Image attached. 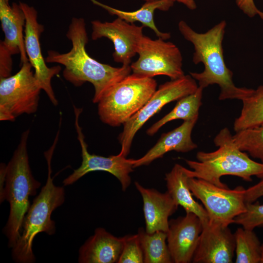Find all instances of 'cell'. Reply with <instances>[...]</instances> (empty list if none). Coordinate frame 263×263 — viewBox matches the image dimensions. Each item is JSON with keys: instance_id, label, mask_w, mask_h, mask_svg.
I'll list each match as a JSON object with an SVG mask.
<instances>
[{"instance_id": "obj_14", "label": "cell", "mask_w": 263, "mask_h": 263, "mask_svg": "<svg viewBox=\"0 0 263 263\" xmlns=\"http://www.w3.org/2000/svg\"><path fill=\"white\" fill-rule=\"evenodd\" d=\"M192 262L231 263L235 257V240L228 226L208 222L203 225Z\"/></svg>"}, {"instance_id": "obj_15", "label": "cell", "mask_w": 263, "mask_h": 263, "mask_svg": "<svg viewBox=\"0 0 263 263\" xmlns=\"http://www.w3.org/2000/svg\"><path fill=\"white\" fill-rule=\"evenodd\" d=\"M203 228L201 220L192 212L169 221L167 241L173 263L192 262Z\"/></svg>"}, {"instance_id": "obj_33", "label": "cell", "mask_w": 263, "mask_h": 263, "mask_svg": "<svg viewBox=\"0 0 263 263\" xmlns=\"http://www.w3.org/2000/svg\"><path fill=\"white\" fill-rule=\"evenodd\" d=\"M260 263H263V243L261 244Z\"/></svg>"}, {"instance_id": "obj_19", "label": "cell", "mask_w": 263, "mask_h": 263, "mask_svg": "<svg viewBox=\"0 0 263 263\" xmlns=\"http://www.w3.org/2000/svg\"><path fill=\"white\" fill-rule=\"evenodd\" d=\"M0 20L4 39L0 43L12 55L19 54L20 63L28 61L23 27L25 25V16L19 3L9 4V0H0Z\"/></svg>"}, {"instance_id": "obj_20", "label": "cell", "mask_w": 263, "mask_h": 263, "mask_svg": "<svg viewBox=\"0 0 263 263\" xmlns=\"http://www.w3.org/2000/svg\"><path fill=\"white\" fill-rule=\"evenodd\" d=\"M188 169L175 164L171 170L165 174L167 191L176 203L184 208L186 212L196 214L203 225L208 222L207 213L203 207L196 202L188 185Z\"/></svg>"}, {"instance_id": "obj_4", "label": "cell", "mask_w": 263, "mask_h": 263, "mask_svg": "<svg viewBox=\"0 0 263 263\" xmlns=\"http://www.w3.org/2000/svg\"><path fill=\"white\" fill-rule=\"evenodd\" d=\"M28 129L23 132L20 142L13 155L5 166V187L0 202L6 200L10 205V213L4 233L8 240V246L13 248L19 239L22 224L30 203L29 197L36 194L41 184L33 176L27 152Z\"/></svg>"}, {"instance_id": "obj_31", "label": "cell", "mask_w": 263, "mask_h": 263, "mask_svg": "<svg viewBox=\"0 0 263 263\" xmlns=\"http://www.w3.org/2000/svg\"><path fill=\"white\" fill-rule=\"evenodd\" d=\"M263 196V178L254 185L245 189L244 199L246 203H253Z\"/></svg>"}, {"instance_id": "obj_6", "label": "cell", "mask_w": 263, "mask_h": 263, "mask_svg": "<svg viewBox=\"0 0 263 263\" xmlns=\"http://www.w3.org/2000/svg\"><path fill=\"white\" fill-rule=\"evenodd\" d=\"M153 78L132 73L117 82L98 102L100 120L113 127L124 125L147 102L156 90Z\"/></svg>"}, {"instance_id": "obj_13", "label": "cell", "mask_w": 263, "mask_h": 263, "mask_svg": "<svg viewBox=\"0 0 263 263\" xmlns=\"http://www.w3.org/2000/svg\"><path fill=\"white\" fill-rule=\"evenodd\" d=\"M91 24L92 39L106 38L111 40L114 49L113 54L114 61L122 65H130L144 36V27L129 23L118 17L111 22L93 20Z\"/></svg>"}, {"instance_id": "obj_12", "label": "cell", "mask_w": 263, "mask_h": 263, "mask_svg": "<svg viewBox=\"0 0 263 263\" xmlns=\"http://www.w3.org/2000/svg\"><path fill=\"white\" fill-rule=\"evenodd\" d=\"M19 3L25 16L24 43L29 62L34 69L35 75L50 100L55 106L58 104L51 85L53 77L61 71L59 65L48 67L43 58L39 42L40 37L44 29L38 23V12L32 6L22 2Z\"/></svg>"}, {"instance_id": "obj_9", "label": "cell", "mask_w": 263, "mask_h": 263, "mask_svg": "<svg viewBox=\"0 0 263 263\" xmlns=\"http://www.w3.org/2000/svg\"><path fill=\"white\" fill-rule=\"evenodd\" d=\"M198 88L196 81L190 75L161 84L143 107L123 125L118 138L121 145L118 154L127 157L136 132L165 105L193 93Z\"/></svg>"}, {"instance_id": "obj_22", "label": "cell", "mask_w": 263, "mask_h": 263, "mask_svg": "<svg viewBox=\"0 0 263 263\" xmlns=\"http://www.w3.org/2000/svg\"><path fill=\"white\" fill-rule=\"evenodd\" d=\"M203 90L198 86L195 92L177 100L175 107L169 113L147 130V134L152 136L162 126L173 120L186 121L199 117V110L202 105Z\"/></svg>"}, {"instance_id": "obj_32", "label": "cell", "mask_w": 263, "mask_h": 263, "mask_svg": "<svg viewBox=\"0 0 263 263\" xmlns=\"http://www.w3.org/2000/svg\"><path fill=\"white\" fill-rule=\"evenodd\" d=\"M145 1L153 0H142ZM174 1H177L181 3L186 6L188 9L191 10H194L196 9L197 5L195 0H172Z\"/></svg>"}, {"instance_id": "obj_27", "label": "cell", "mask_w": 263, "mask_h": 263, "mask_svg": "<svg viewBox=\"0 0 263 263\" xmlns=\"http://www.w3.org/2000/svg\"><path fill=\"white\" fill-rule=\"evenodd\" d=\"M234 223L250 230L263 227V204L258 202L246 203L245 211L235 218Z\"/></svg>"}, {"instance_id": "obj_1", "label": "cell", "mask_w": 263, "mask_h": 263, "mask_svg": "<svg viewBox=\"0 0 263 263\" xmlns=\"http://www.w3.org/2000/svg\"><path fill=\"white\" fill-rule=\"evenodd\" d=\"M66 37L72 42L70 51L59 53L49 51L45 61L63 65V77L75 86L86 82L92 84L94 89L93 103H97L112 86L131 74L130 65L114 67L100 63L88 55L86 50L88 37L83 18H72Z\"/></svg>"}, {"instance_id": "obj_11", "label": "cell", "mask_w": 263, "mask_h": 263, "mask_svg": "<svg viewBox=\"0 0 263 263\" xmlns=\"http://www.w3.org/2000/svg\"><path fill=\"white\" fill-rule=\"evenodd\" d=\"M74 109L75 127L77 139L81 146L82 160L80 167L63 180V185H72L90 172L103 171L109 172L115 176L120 182L122 190L125 191L131 183L130 174L133 170V159H127L126 157L119 154L104 157L90 154L88 151L87 145L79 124V118L82 109L75 106Z\"/></svg>"}, {"instance_id": "obj_18", "label": "cell", "mask_w": 263, "mask_h": 263, "mask_svg": "<svg viewBox=\"0 0 263 263\" xmlns=\"http://www.w3.org/2000/svg\"><path fill=\"white\" fill-rule=\"evenodd\" d=\"M124 237H117L102 227H98L79 250L80 263H118Z\"/></svg>"}, {"instance_id": "obj_2", "label": "cell", "mask_w": 263, "mask_h": 263, "mask_svg": "<svg viewBox=\"0 0 263 263\" xmlns=\"http://www.w3.org/2000/svg\"><path fill=\"white\" fill-rule=\"evenodd\" d=\"M226 26V21L222 20L202 33L195 31L184 20L178 24L180 33L194 47L193 62L195 64L202 63L204 65L203 72L189 73L198 81V86L204 89L217 84L220 88L219 100L243 101L250 94L252 89L236 86L233 81V73L226 65L222 44Z\"/></svg>"}, {"instance_id": "obj_21", "label": "cell", "mask_w": 263, "mask_h": 263, "mask_svg": "<svg viewBox=\"0 0 263 263\" xmlns=\"http://www.w3.org/2000/svg\"><path fill=\"white\" fill-rule=\"evenodd\" d=\"M93 3L106 10L111 15H115L131 23L140 22L144 27L151 29L158 38L167 40L170 38L169 33L161 32L156 27L154 20V14L156 10L166 11L174 4L172 0H153L146 1L138 9L133 11L119 10L103 4L96 0H90Z\"/></svg>"}, {"instance_id": "obj_28", "label": "cell", "mask_w": 263, "mask_h": 263, "mask_svg": "<svg viewBox=\"0 0 263 263\" xmlns=\"http://www.w3.org/2000/svg\"><path fill=\"white\" fill-rule=\"evenodd\" d=\"M123 249L117 263H143L144 255L138 234L124 237Z\"/></svg>"}, {"instance_id": "obj_26", "label": "cell", "mask_w": 263, "mask_h": 263, "mask_svg": "<svg viewBox=\"0 0 263 263\" xmlns=\"http://www.w3.org/2000/svg\"><path fill=\"white\" fill-rule=\"evenodd\" d=\"M232 141L238 149L263 164V125L236 132Z\"/></svg>"}, {"instance_id": "obj_29", "label": "cell", "mask_w": 263, "mask_h": 263, "mask_svg": "<svg viewBox=\"0 0 263 263\" xmlns=\"http://www.w3.org/2000/svg\"><path fill=\"white\" fill-rule=\"evenodd\" d=\"M11 53L0 43V78L11 75L12 60Z\"/></svg>"}, {"instance_id": "obj_17", "label": "cell", "mask_w": 263, "mask_h": 263, "mask_svg": "<svg viewBox=\"0 0 263 263\" xmlns=\"http://www.w3.org/2000/svg\"><path fill=\"white\" fill-rule=\"evenodd\" d=\"M198 119L197 117L184 121L179 127L162 134L144 156L138 159H133V168L148 165L169 151L187 152L196 149L197 145L192 140L191 133Z\"/></svg>"}, {"instance_id": "obj_8", "label": "cell", "mask_w": 263, "mask_h": 263, "mask_svg": "<svg viewBox=\"0 0 263 263\" xmlns=\"http://www.w3.org/2000/svg\"><path fill=\"white\" fill-rule=\"evenodd\" d=\"M188 185L193 195L202 202L209 222L228 226L245 210V189L242 186L230 189L190 177L188 179Z\"/></svg>"}, {"instance_id": "obj_30", "label": "cell", "mask_w": 263, "mask_h": 263, "mask_svg": "<svg viewBox=\"0 0 263 263\" xmlns=\"http://www.w3.org/2000/svg\"><path fill=\"white\" fill-rule=\"evenodd\" d=\"M237 7L247 17L254 18L258 16L263 20V11L257 8L254 0H235Z\"/></svg>"}, {"instance_id": "obj_5", "label": "cell", "mask_w": 263, "mask_h": 263, "mask_svg": "<svg viewBox=\"0 0 263 263\" xmlns=\"http://www.w3.org/2000/svg\"><path fill=\"white\" fill-rule=\"evenodd\" d=\"M58 138L56 135L52 146L44 152L48 166L46 184L30 205L23 222L20 236L12 248V257L17 263L34 262L32 245L35 236L40 232L48 235L55 233V223L52 220L51 215L65 201L64 188L55 186L51 177V160Z\"/></svg>"}, {"instance_id": "obj_23", "label": "cell", "mask_w": 263, "mask_h": 263, "mask_svg": "<svg viewBox=\"0 0 263 263\" xmlns=\"http://www.w3.org/2000/svg\"><path fill=\"white\" fill-rule=\"evenodd\" d=\"M137 234L145 263H173L167 243L166 232L157 231L149 233L144 228H140Z\"/></svg>"}, {"instance_id": "obj_16", "label": "cell", "mask_w": 263, "mask_h": 263, "mask_svg": "<svg viewBox=\"0 0 263 263\" xmlns=\"http://www.w3.org/2000/svg\"><path fill=\"white\" fill-rule=\"evenodd\" d=\"M134 185L142 198L146 231L167 233L169 218L177 210L178 205L167 191L161 193L154 188H145L137 182Z\"/></svg>"}, {"instance_id": "obj_7", "label": "cell", "mask_w": 263, "mask_h": 263, "mask_svg": "<svg viewBox=\"0 0 263 263\" xmlns=\"http://www.w3.org/2000/svg\"><path fill=\"white\" fill-rule=\"evenodd\" d=\"M29 61L15 75L0 78V120L14 121L18 116L35 113L41 85Z\"/></svg>"}, {"instance_id": "obj_10", "label": "cell", "mask_w": 263, "mask_h": 263, "mask_svg": "<svg viewBox=\"0 0 263 263\" xmlns=\"http://www.w3.org/2000/svg\"><path fill=\"white\" fill-rule=\"evenodd\" d=\"M165 40L144 35L137 47L138 58L130 64L132 73L151 78L164 75L170 80L183 76L181 51L175 44Z\"/></svg>"}, {"instance_id": "obj_24", "label": "cell", "mask_w": 263, "mask_h": 263, "mask_svg": "<svg viewBox=\"0 0 263 263\" xmlns=\"http://www.w3.org/2000/svg\"><path fill=\"white\" fill-rule=\"evenodd\" d=\"M242 102L241 113L233 124L235 132L263 125V85L253 89Z\"/></svg>"}, {"instance_id": "obj_3", "label": "cell", "mask_w": 263, "mask_h": 263, "mask_svg": "<svg viewBox=\"0 0 263 263\" xmlns=\"http://www.w3.org/2000/svg\"><path fill=\"white\" fill-rule=\"evenodd\" d=\"M232 136L228 129L224 128L213 139L218 147L217 150L198 151L197 161L185 159L192 169H188L189 177L203 179L222 188L228 187L221 181L225 175L235 176L248 182L254 176L263 178V164L254 161L246 152L238 149L232 141Z\"/></svg>"}, {"instance_id": "obj_25", "label": "cell", "mask_w": 263, "mask_h": 263, "mask_svg": "<svg viewBox=\"0 0 263 263\" xmlns=\"http://www.w3.org/2000/svg\"><path fill=\"white\" fill-rule=\"evenodd\" d=\"M234 234L235 240V262L260 263L262 244L253 230L240 227Z\"/></svg>"}]
</instances>
